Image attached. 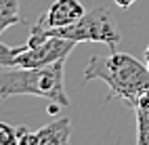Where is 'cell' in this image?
Here are the masks:
<instances>
[{
    "label": "cell",
    "instance_id": "1",
    "mask_svg": "<svg viewBox=\"0 0 149 145\" xmlns=\"http://www.w3.org/2000/svg\"><path fill=\"white\" fill-rule=\"evenodd\" d=\"M84 82L101 80L109 86L107 99H120L128 107H134L147 89H149V67L128 53L93 55L84 70Z\"/></svg>",
    "mask_w": 149,
    "mask_h": 145
},
{
    "label": "cell",
    "instance_id": "2",
    "mask_svg": "<svg viewBox=\"0 0 149 145\" xmlns=\"http://www.w3.org/2000/svg\"><path fill=\"white\" fill-rule=\"evenodd\" d=\"M65 59L42 67H8L0 74V99H11L19 95L42 97L59 107H69V97L63 84Z\"/></svg>",
    "mask_w": 149,
    "mask_h": 145
},
{
    "label": "cell",
    "instance_id": "3",
    "mask_svg": "<svg viewBox=\"0 0 149 145\" xmlns=\"http://www.w3.org/2000/svg\"><path fill=\"white\" fill-rule=\"evenodd\" d=\"M34 30L42 32L46 36H59V38H67V40L78 42H101L107 44L109 48H116L122 40L120 27H118L113 15L109 13L107 6H95L93 11H86L78 21L63 25V27H55V30H40L36 23L32 25Z\"/></svg>",
    "mask_w": 149,
    "mask_h": 145
},
{
    "label": "cell",
    "instance_id": "4",
    "mask_svg": "<svg viewBox=\"0 0 149 145\" xmlns=\"http://www.w3.org/2000/svg\"><path fill=\"white\" fill-rule=\"evenodd\" d=\"M86 13L80 0H55L48 6V11L36 21L40 30H55V27H63L78 21Z\"/></svg>",
    "mask_w": 149,
    "mask_h": 145
},
{
    "label": "cell",
    "instance_id": "5",
    "mask_svg": "<svg viewBox=\"0 0 149 145\" xmlns=\"http://www.w3.org/2000/svg\"><path fill=\"white\" fill-rule=\"evenodd\" d=\"M72 139V120L57 118L55 122L36 130L38 145H67Z\"/></svg>",
    "mask_w": 149,
    "mask_h": 145
},
{
    "label": "cell",
    "instance_id": "6",
    "mask_svg": "<svg viewBox=\"0 0 149 145\" xmlns=\"http://www.w3.org/2000/svg\"><path fill=\"white\" fill-rule=\"evenodd\" d=\"M132 109L136 114V143L149 145V89L139 97Z\"/></svg>",
    "mask_w": 149,
    "mask_h": 145
},
{
    "label": "cell",
    "instance_id": "7",
    "mask_svg": "<svg viewBox=\"0 0 149 145\" xmlns=\"http://www.w3.org/2000/svg\"><path fill=\"white\" fill-rule=\"evenodd\" d=\"M17 23H23L19 15V0H0V34Z\"/></svg>",
    "mask_w": 149,
    "mask_h": 145
},
{
    "label": "cell",
    "instance_id": "8",
    "mask_svg": "<svg viewBox=\"0 0 149 145\" xmlns=\"http://www.w3.org/2000/svg\"><path fill=\"white\" fill-rule=\"evenodd\" d=\"M0 145H17V126L0 122Z\"/></svg>",
    "mask_w": 149,
    "mask_h": 145
},
{
    "label": "cell",
    "instance_id": "9",
    "mask_svg": "<svg viewBox=\"0 0 149 145\" xmlns=\"http://www.w3.org/2000/svg\"><path fill=\"white\" fill-rule=\"evenodd\" d=\"M17 145H38L36 132H32L29 126H25V124L17 126Z\"/></svg>",
    "mask_w": 149,
    "mask_h": 145
},
{
    "label": "cell",
    "instance_id": "10",
    "mask_svg": "<svg viewBox=\"0 0 149 145\" xmlns=\"http://www.w3.org/2000/svg\"><path fill=\"white\" fill-rule=\"evenodd\" d=\"M113 2H116L118 6H120V8H128V6H132V4L136 2V0H113Z\"/></svg>",
    "mask_w": 149,
    "mask_h": 145
},
{
    "label": "cell",
    "instance_id": "11",
    "mask_svg": "<svg viewBox=\"0 0 149 145\" xmlns=\"http://www.w3.org/2000/svg\"><path fill=\"white\" fill-rule=\"evenodd\" d=\"M145 61H147V67H149V46L145 48Z\"/></svg>",
    "mask_w": 149,
    "mask_h": 145
}]
</instances>
